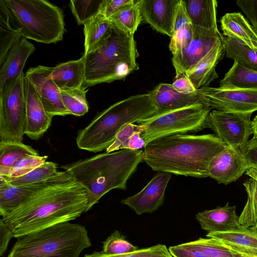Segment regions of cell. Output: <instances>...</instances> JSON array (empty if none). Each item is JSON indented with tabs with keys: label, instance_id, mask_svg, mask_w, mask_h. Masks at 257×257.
Instances as JSON below:
<instances>
[{
	"label": "cell",
	"instance_id": "6da1fadb",
	"mask_svg": "<svg viewBox=\"0 0 257 257\" xmlns=\"http://www.w3.org/2000/svg\"><path fill=\"white\" fill-rule=\"evenodd\" d=\"M88 205L87 190L65 170L58 172L52 182L2 219L18 238L73 220L87 211Z\"/></svg>",
	"mask_w": 257,
	"mask_h": 257
},
{
	"label": "cell",
	"instance_id": "7a4b0ae2",
	"mask_svg": "<svg viewBox=\"0 0 257 257\" xmlns=\"http://www.w3.org/2000/svg\"><path fill=\"white\" fill-rule=\"evenodd\" d=\"M228 146L214 134H175L144 147L143 161L153 171L203 178L212 159Z\"/></svg>",
	"mask_w": 257,
	"mask_h": 257
},
{
	"label": "cell",
	"instance_id": "3957f363",
	"mask_svg": "<svg viewBox=\"0 0 257 257\" xmlns=\"http://www.w3.org/2000/svg\"><path fill=\"white\" fill-rule=\"evenodd\" d=\"M143 161V151L123 149L80 160L64 168L87 190V211L106 193L125 190L128 180Z\"/></svg>",
	"mask_w": 257,
	"mask_h": 257
},
{
	"label": "cell",
	"instance_id": "277c9868",
	"mask_svg": "<svg viewBox=\"0 0 257 257\" xmlns=\"http://www.w3.org/2000/svg\"><path fill=\"white\" fill-rule=\"evenodd\" d=\"M157 112L150 92L128 97L98 114L76 137L81 150L97 153L106 150L124 126L148 119Z\"/></svg>",
	"mask_w": 257,
	"mask_h": 257
},
{
	"label": "cell",
	"instance_id": "5b68a950",
	"mask_svg": "<svg viewBox=\"0 0 257 257\" xmlns=\"http://www.w3.org/2000/svg\"><path fill=\"white\" fill-rule=\"evenodd\" d=\"M112 25V34L105 44L93 52L83 54V86L86 88L102 83L123 80L139 68L137 62L139 53L134 35Z\"/></svg>",
	"mask_w": 257,
	"mask_h": 257
},
{
	"label": "cell",
	"instance_id": "8992f818",
	"mask_svg": "<svg viewBox=\"0 0 257 257\" xmlns=\"http://www.w3.org/2000/svg\"><path fill=\"white\" fill-rule=\"evenodd\" d=\"M7 257H79L91 246L85 227L63 222L17 238Z\"/></svg>",
	"mask_w": 257,
	"mask_h": 257
},
{
	"label": "cell",
	"instance_id": "52a82bcc",
	"mask_svg": "<svg viewBox=\"0 0 257 257\" xmlns=\"http://www.w3.org/2000/svg\"><path fill=\"white\" fill-rule=\"evenodd\" d=\"M22 37L44 44L62 40L64 15L57 6L45 0H4Z\"/></svg>",
	"mask_w": 257,
	"mask_h": 257
},
{
	"label": "cell",
	"instance_id": "ba28073f",
	"mask_svg": "<svg viewBox=\"0 0 257 257\" xmlns=\"http://www.w3.org/2000/svg\"><path fill=\"white\" fill-rule=\"evenodd\" d=\"M211 109L207 105L199 103L156 114L137 123L146 145L163 137L194 133L204 130Z\"/></svg>",
	"mask_w": 257,
	"mask_h": 257
},
{
	"label": "cell",
	"instance_id": "9c48e42d",
	"mask_svg": "<svg viewBox=\"0 0 257 257\" xmlns=\"http://www.w3.org/2000/svg\"><path fill=\"white\" fill-rule=\"evenodd\" d=\"M24 72L0 89V139L22 142L25 135L26 99Z\"/></svg>",
	"mask_w": 257,
	"mask_h": 257
},
{
	"label": "cell",
	"instance_id": "30bf717a",
	"mask_svg": "<svg viewBox=\"0 0 257 257\" xmlns=\"http://www.w3.org/2000/svg\"><path fill=\"white\" fill-rule=\"evenodd\" d=\"M198 92L214 110L249 114L257 110V88L206 86Z\"/></svg>",
	"mask_w": 257,
	"mask_h": 257
},
{
	"label": "cell",
	"instance_id": "8fae6325",
	"mask_svg": "<svg viewBox=\"0 0 257 257\" xmlns=\"http://www.w3.org/2000/svg\"><path fill=\"white\" fill-rule=\"evenodd\" d=\"M251 115L213 110L206 118L205 128L211 129L228 147L240 150L253 133Z\"/></svg>",
	"mask_w": 257,
	"mask_h": 257
},
{
	"label": "cell",
	"instance_id": "7c38bea8",
	"mask_svg": "<svg viewBox=\"0 0 257 257\" xmlns=\"http://www.w3.org/2000/svg\"><path fill=\"white\" fill-rule=\"evenodd\" d=\"M193 39L183 50L173 55L172 61L177 77L187 74L223 38L220 32L194 26Z\"/></svg>",
	"mask_w": 257,
	"mask_h": 257
},
{
	"label": "cell",
	"instance_id": "4fadbf2b",
	"mask_svg": "<svg viewBox=\"0 0 257 257\" xmlns=\"http://www.w3.org/2000/svg\"><path fill=\"white\" fill-rule=\"evenodd\" d=\"M51 67L39 65L28 69L25 76L35 87L46 113L51 117L70 114L65 107L61 91L50 76Z\"/></svg>",
	"mask_w": 257,
	"mask_h": 257
},
{
	"label": "cell",
	"instance_id": "5bb4252c",
	"mask_svg": "<svg viewBox=\"0 0 257 257\" xmlns=\"http://www.w3.org/2000/svg\"><path fill=\"white\" fill-rule=\"evenodd\" d=\"M172 174L158 172L139 192L121 200L137 214L152 213L161 206L164 201L165 190Z\"/></svg>",
	"mask_w": 257,
	"mask_h": 257
},
{
	"label": "cell",
	"instance_id": "9a60e30c",
	"mask_svg": "<svg viewBox=\"0 0 257 257\" xmlns=\"http://www.w3.org/2000/svg\"><path fill=\"white\" fill-rule=\"evenodd\" d=\"M179 0H139L142 19L154 30L172 37Z\"/></svg>",
	"mask_w": 257,
	"mask_h": 257
},
{
	"label": "cell",
	"instance_id": "2e32d148",
	"mask_svg": "<svg viewBox=\"0 0 257 257\" xmlns=\"http://www.w3.org/2000/svg\"><path fill=\"white\" fill-rule=\"evenodd\" d=\"M247 169L240 150L228 146L212 159L208 175L219 184L227 185L238 180Z\"/></svg>",
	"mask_w": 257,
	"mask_h": 257
},
{
	"label": "cell",
	"instance_id": "e0dca14e",
	"mask_svg": "<svg viewBox=\"0 0 257 257\" xmlns=\"http://www.w3.org/2000/svg\"><path fill=\"white\" fill-rule=\"evenodd\" d=\"M24 87L26 99L25 135L32 140H37L50 127L52 117L45 111L35 87L25 75Z\"/></svg>",
	"mask_w": 257,
	"mask_h": 257
},
{
	"label": "cell",
	"instance_id": "ac0fdd59",
	"mask_svg": "<svg viewBox=\"0 0 257 257\" xmlns=\"http://www.w3.org/2000/svg\"><path fill=\"white\" fill-rule=\"evenodd\" d=\"M58 172L46 180L19 186L12 185L0 177L1 216H5L16 210L34 193L52 182Z\"/></svg>",
	"mask_w": 257,
	"mask_h": 257
},
{
	"label": "cell",
	"instance_id": "d6986e66",
	"mask_svg": "<svg viewBox=\"0 0 257 257\" xmlns=\"http://www.w3.org/2000/svg\"><path fill=\"white\" fill-rule=\"evenodd\" d=\"M150 93L157 107L155 114L199 103L205 104L198 89L191 94H182L176 91L169 83L159 84Z\"/></svg>",
	"mask_w": 257,
	"mask_h": 257
},
{
	"label": "cell",
	"instance_id": "ffe728a7",
	"mask_svg": "<svg viewBox=\"0 0 257 257\" xmlns=\"http://www.w3.org/2000/svg\"><path fill=\"white\" fill-rule=\"evenodd\" d=\"M212 238L231 250L249 257L257 256V233L240 225L234 229L224 232H208Z\"/></svg>",
	"mask_w": 257,
	"mask_h": 257
},
{
	"label": "cell",
	"instance_id": "44dd1931",
	"mask_svg": "<svg viewBox=\"0 0 257 257\" xmlns=\"http://www.w3.org/2000/svg\"><path fill=\"white\" fill-rule=\"evenodd\" d=\"M201 228L208 232H224L240 226L235 206L229 202L223 207L198 212L195 216Z\"/></svg>",
	"mask_w": 257,
	"mask_h": 257
},
{
	"label": "cell",
	"instance_id": "7402d4cb",
	"mask_svg": "<svg viewBox=\"0 0 257 257\" xmlns=\"http://www.w3.org/2000/svg\"><path fill=\"white\" fill-rule=\"evenodd\" d=\"M35 50L34 46L22 37L11 49L0 69V89L10 79L19 77L29 57Z\"/></svg>",
	"mask_w": 257,
	"mask_h": 257
},
{
	"label": "cell",
	"instance_id": "603a6c76",
	"mask_svg": "<svg viewBox=\"0 0 257 257\" xmlns=\"http://www.w3.org/2000/svg\"><path fill=\"white\" fill-rule=\"evenodd\" d=\"M224 56L225 52L222 40L186 74L196 89L202 87L209 86L211 82L218 77L215 68Z\"/></svg>",
	"mask_w": 257,
	"mask_h": 257
},
{
	"label": "cell",
	"instance_id": "cb8c5ba5",
	"mask_svg": "<svg viewBox=\"0 0 257 257\" xmlns=\"http://www.w3.org/2000/svg\"><path fill=\"white\" fill-rule=\"evenodd\" d=\"M50 76L60 90L82 87L85 80L84 55L52 67Z\"/></svg>",
	"mask_w": 257,
	"mask_h": 257
},
{
	"label": "cell",
	"instance_id": "d4e9b609",
	"mask_svg": "<svg viewBox=\"0 0 257 257\" xmlns=\"http://www.w3.org/2000/svg\"><path fill=\"white\" fill-rule=\"evenodd\" d=\"M220 23L224 37L236 39L257 50V33L240 13H226L220 19Z\"/></svg>",
	"mask_w": 257,
	"mask_h": 257
},
{
	"label": "cell",
	"instance_id": "484cf974",
	"mask_svg": "<svg viewBox=\"0 0 257 257\" xmlns=\"http://www.w3.org/2000/svg\"><path fill=\"white\" fill-rule=\"evenodd\" d=\"M113 25L109 19L99 13L84 25V55L102 46L110 37Z\"/></svg>",
	"mask_w": 257,
	"mask_h": 257
},
{
	"label": "cell",
	"instance_id": "4316f807",
	"mask_svg": "<svg viewBox=\"0 0 257 257\" xmlns=\"http://www.w3.org/2000/svg\"><path fill=\"white\" fill-rule=\"evenodd\" d=\"M185 2L193 26L220 32L217 25V1L188 0Z\"/></svg>",
	"mask_w": 257,
	"mask_h": 257
},
{
	"label": "cell",
	"instance_id": "83f0119b",
	"mask_svg": "<svg viewBox=\"0 0 257 257\" xmlns=\"http://www.w3.org/2000/svg\"><path fill=\"white\" fill-rule=\"evenodd\" d=\"M22 37L21 31L4 1L0 0V66Z\"/></svg>",
	"mask_w": 257,
	"mask_h": 257
},
{
	"label": "cell",
	"instance_id": "f1b7e54d",
	"mask_svg": "<svg viewBox=\"0 0 257 257\" xmlns=\"http://www.w3.org/2000/svg\"><path fill=\"white\" fill-rule=\"evenodd\" d=\"M245 174L249 177L243 184L247 199L239 218L240 225L248 228L257 225V168H248Z\"/></svg>",
	"mask_w": 257,
	"mask_h": 257
},
{
	"label": "cell",
	"instance_id": "f546056e",
	"mask_svg": "<svg viewBox=\"0 0 257 257\" xmlns=\"http://www.w3.org/2000/svg\"><path fill=\"white\" fill-rule=\"evenodd\" d=\"M31 146L22 142L0 141V176L8 177L12 167L29 155H39Z\"/></svg>",
	"mask_w": 257,
	"mask_h": 257
},
{
	"label": "cell",
	"instance_id": "4dcf8cb0",
	"mask_svg": "<svg viewBox=\"0 0 257 257\" xmlns=\"http://www.w3.org/2000/svg\"><path fill=\"white\" fill-rule=\"evenodd\" d=\"M222 42L226 57L245 68L257 71V50L233 38L223 36Z\"/></svg>",
	"mask_w": 257,
	"mask_h": 257
},
{
	"label": "cell",
	"instance_id": "1f68e13d",
	"mask_svg": "<svg viewBox=\"0 0 257 257\" xmlns=\"http://www.w3.org/2000/svg\"><path fill=\"white\" fill-rule=\"evenodd\" d=\"M219 84L220 87H224L257 88V71L245 68L234 61Z\"/></svg>",
	"mask_w": 257,
	"mask_h": 257
},
{
	"label": "cell",
	"instance_id": "d6a6232c",
	"mask_svg": "<svg viewBox=\"0 0 257 257\" xmlns=\"http://www.w3.org/2000/svg\"><path fill=\"white\" fill-rule=\"evenodd\" d=\"M109 19L113 25L122 30L134 35L142 19L138 1L133 0Z\"/></svg>",
	"mask_w": 257,
	"mask_h": 257
},
{
	"label": "cell",
	"instance_id": "836d02e7",
	"mask_svg": "<svg viewBox=\"0 0 257 257\" xmlns=\"http://www.w3.org/2000/svg\"><path fill=\"white\" fill-rule=\"evenodd\" d=\"M57 164L53 162H45L29 173L18 177L0 176L12 185L19 186L46 180L57 172Z\"/></svg>",
	"mask_w": 257,
	"mask_h": 257
},
{
	"label": "cell",
	"instance_id": "e575fe53",
	"mask_svg": "<svg viewBox=\"0 0 257 257\" xmlns=\"http://www.w3.org/2000/svg\"><path fill=\"white\" fill-rule=\"evenodd\" d=\"M60 91L63 103L70 114L80 116L88 111L89 106L86 97V87L82 86L80 88Z\"/></svg>",
	"mask_w": 257,
	"mask_h": 257
},
{
	"label": "cell",
	"instance_id": "d590c367",
	"mask_svg": "<svg viewBox=\"0 0 257 257\" xmlns=\"http://www.w3.org/2000/svg\"><path fill=\"white\" fill-rule=\"evenodd\" d=\"M103 0H71L69 7L78 25L85 23L100 13Z\"/></svg>",
	"mask_w": 257,
	"mask_h": 257
},
{
	"label": "cell",
	"instance_id": "8d00e7d4",
	"mask_svg": "<svg viewBox=\"0 0 257 257\" xmlns=\"http://www.w3.org/2000/svg\"><path fill=\"white\" fill-rule=\"evenodd\" d=\"M183 244L202 252L208 257H233L230 249L212 238L200 237L195 240Z\"/></svg>",
	"mask_w": 257,
	"mask_h": 257
},
{
	"label": "cell",
	"instance_id": "74e56055",
	"mask_svg": "<svg viewBox=\"0 0 257 257\" xmlns=\"http://www.w3.org/2000/svg\"><path fill=\"white\" fill-rule=\"evenodd\" d=\"M84 257H173L165 244H158L149 247L139 248L131 252L119 254H106L94 251Z\"/></svg>",
	"mask_w": 257,
	"mask_h": 257
},
{
	"label": "cell",
	"instance_id": "f35d334b",
	"mask_svg": "<svg viewBox=\"0 0 257 257\" xmlns=\"http://www.w3.org/2000/svg\"><path fill=\"white\" fill-rule=\"evenodd\" d=\"M101 252L106 254H119L135 251L139 248L126 240L118 230H115L103 242Z\"/></svg>",
	"mask_w": 257,
	"mask_h": 257
},
{
	"label": "cell",
	"instance_id": "ab89813d",
	"mask_svg": "<svg viewBox=\"0 0 257 257\" xmlns=\"http://www.w3.org/2000/svg\"><path fill=\"white\" fill-rule=\"evenodd\" d=\"M47 156L29 155L17 162L11 168L8 177L24 175L46 162ZM7 177V176H6Z\"/></svg>",
	"mask_w": 257,
	"mask_h": 257
},
{
	"label": "cell",
	"instance_id": "60d3db41",
	"mask_svg": "<svg viewBox=\"0 0 257 257\" xmlns=\"http://www.w3.org/2000/svg\"><path fill=\"white\" fill-rule=\"evenodd\" d=\"M194 28L192 24H189L181 29L175 31L171 38L169 49L173 55L185 49L193 39Z\"/></svg>",
	"mask_w": 257,
	"mask_h": 257
},
{
	"label": "cell",
	"instance_id": "b9f144b4",
	"mask_svg": "<svg viewBox=\"0 0 257 257\" xmlns=\"http://www.w3.org/2000/svg\"><path fill=\"white\" fill-rule=\"evenodd\" d=\"M141 131L138 124L129 123L125 125L119 132L112 143L106 150L105 153H109L123 149H129L133 135Z\"/></svg>",
	"mask_w": 257,
	"mask_h": 257
},
{
	"label": "cell",
	"instance_id": "7bdbcfd3",
	"mask_svg": "<svg viewBox=\"0 0 257 257\" xmlns=\"http://www.w3.org/2000/svg\"><path fill=\"white\" fill-rule=\"evenodd\" d=\"M248 168H257V138L248 140L240 150Z\"/></svg>",
	"mask_w": 257,
	"mask_h": 257
},
{
	"label": "cell",
	"instance_id": "ee69618b",
	"mask_svg": "<svg viewBox=\"0 0 257 257\" xmlns=\"http://www.w3.org/2000/svg\"><path fill=\"white\" fill-rule=\"evenodd\" d=\"M236 4L257 33V0H238Z\"/></svg>",
	"mask_w": 257,
	"mask_h": 257
},
{
	"label": "cell",
	"instance_id": "f6af8a7d",
	"mask_svg": "<svg viewBox=\"0 0 257 257\" xmlns=\"http://www.w3.org/2000/svg\"><path fill=\"white\" fill-rule=\"evenodd\" d=\"M133 0H103L100 13L109 19L123 6Z\"/></svg>",
	"mask_w": 257,
	"mask_h": 257
},
{
	"label": "cell",
	"instance_id": "bcb514c9",
	"mask_svg": "<svg viewBox=\"0 0 257 257\" xmlns=\"http://www.w3.org/2000/svg\"><path fill=\"white\" fill-rule=\"evenodd\" d=\"M189 24H191V22L187 11L185 2L179 0L175 17L174 32Z\"/></svg>",
	"mask_w": 257,
	"mask_h": 257
},
{
	"label": "cell",
	"instance_id": "7dc6e473",
	"mask_svg": "<svg viewBox=\"0 0 257 257\" xmlns=\"http://www.w3.org/2000/svg\"><path fill=\"white\" fill-rule=\"evenodd\" d=\"M168 249L173 257H208L202 252L186 246L183 243L170 246Z\"/></svg>",
	"mask_w": 257,
	"mask_h": 257
},
{
	"label": "cell",
	"instance_id": "c3c4849f",
	"mask_svg": "<svg viewBox=\"0 0 257 257\" xmlns=\"http://www.w3.org/2000/svg\"><path fill=\"white\" fill-rule=\"evenodd\" d=\"M171 84L176 91L182 94H191L197 90L185 75L175 77L174 81Z\"/></svg>",
	"mask_w": 257,
	"mask_h": 257
},
{
	"label": "cell",
	"instance_id": "681fc988",
	"mask_svg": "<svg viewBox=\"0 0 257 257\" xmlns=\"http://www.w3.org/2000/svg\"><path fill=\"white\" fill-rule=\"evenodd\" d=\"M14 237L12 230L1 218L0 219V256H2L7 250L11 239Z\"/></svg>",
	"mask_w": 257,
	"mask_h": 257
},
{
	"label": "cell",
	"instance_id": "f907efd6",
	"mask_svg": "<svg viewBox=\"0 0 257 257\" xmlns=\"http://www.w3.org/2000/svg\"><path fill=\"white\" fill-rule=\"evenodd\" d=\"M253 127V135L254 137L257 138V115L254 117L252 120Z\"/></svg>",
	"mask_w": 257,
	"mask_h": 257
},
{
	"label": "cell",
	"instance_id": "816d5d0a",
	"mask_svg": "<svg viewBox=\"0 0 257 257\" xmlns=\"http://www.w3.org/2000/svg\"><path fill=\"white\" fill-rule=\"evenodd\" d=\"M232 252V256L233 257H249L248 256L245 255L244 254H241L240 253L231 250Z\"/></svg>",
	"mask_w": 257,
	"mask_h": 257
},
{
	"label": "cell",
	"instance_id": "f5cc1de1",
	"mask_svg": "<svg viewBox=\"0 0 257 257\" xmlns=\"http://www.w3.org/2000/svg\"><path fill=\"white\" fill-rule=\"evenodd\" d=\"M254 232L257 233V225L254 227L249 228Z\"/></svg>",
	"mask_w": 257,
	"mask_h": 257
},
{
	"label": "cell",
	"instance_id": "db71d44e",
	"mask_svg": "<svg viewBox=\"0 0 257 257\" xmlns=\"http://www.w3.org/2000/svg\"><path fill=\"white\" fill-rule=\"evenodd\" d=\"M255 257H257V256H255Z\"/></svg>",
	"mask_w": 257,
	"mask_h": 257
}]
</instances>
